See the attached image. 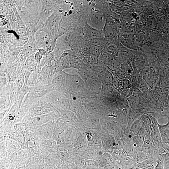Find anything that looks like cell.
I'll use <instances>...</instances> for the list:
<instances>
[{"mask_svg": "<svg viewBox=\"0 0 169 169\" xmlns=\"http://www.w3.org/2000/svg\"><path fill=\"white\" fill-rule=\"evenodd\" d=\"M87 24L91 27L100 30L103 29L105 24L104 17L100 12L92 10L87 18Z\"/></svg>", "mask_w": 169, "mask_h": 169, "instance_id": "6da1fadb", "label": "cell"}, {"mask_svg": "<svg viewBox=\"0 0 169 169\" xmlns=\"http://www.w3.org/2000/svg\"><path fill=\"white\" fill-rule=\"evenodd\" d=\"M155 93L159 100L164 106L169 105V98L168 90L162 87L155 89Z\"/></svg>", "mask_w": 169, "mask_h": 169, "instance_id": "7a4b0ae2", "label": "cell"}, {"mask_svg": "<svg viewBox=\"0 0 169 169\" xmlns=\"http://www.w3.org/2000/svg\"><path fill=\"white\" fill-rule=\"evenodd\" d=\"M166 116L168 120L166 124L161 125L157 122V125L162 142L169 146V116Z\"/></svg>", "mask_w": 169, "mask_h": 169, "instance_id": "3957f363", "label": "cell"}, {"mask_svg": "<svg viewBox=\"0 0 169 169\" xmlns=\"http://www.w3.org/2000/svg\"><path fill=\"white\" fill-rule=\"evenodd\" d=\"M152 121L153 126L152 130L151 132V137L154 142L156 143H158L162 142L158 126L157 125V121L156 120Z\"/></svg>", "mask_w": 169, "mask_h": 169, "instance_id": "277c9868", "label": "cell"}, {"mask_svg": "<svg viewBox=\"0 0 169 169\" xmlns=\"http://www.w3.org/2000/svg\"><path fill=\"white\" fill-rule=\"evenodd\" d=\"M86 27V33L90 38H101L104 37L103 31L94 28L88 25Z\"/></svg>", "mask_w": 169, "mask_h": 169, "instance_id": "5b68a950", "label": "cell"}, {"mask_svg": "<svg viewBox=\"0 0 169 169\" xmlns=\"http://www.w3.org/2000/svg\"><path fill=\"white\" fill-rule=\"evenodd\" d=\"M30 89V87L24 83L23 86L18 90L19 98L18 103L19 107L21 106L24 98L29 92Z\"/></svg>", "mask_w": 169, "mask_h": 169, "instance_id": "8992f818", "label": "cell"}, {"mask_svg": "<svg viewBox=\"0 0 169 169\" xmlns=\"http://www.w3.org/2000/svg\"><path fill=\"white\" fill-rule=\"evenodd\" d=\"M112 161L111 156L107 153H105L99 157L98 165L101 167H105Z\"/></svg>", "mask_w": 169, "mask_h": 169, "instance_id": "52a82bcc", "label": "cell"}, {"mask_svg": "<svg viewBox=\"0 0 169 169\" xmlns=\"http://www.w3.org/2000/svg\"><path fill=\"white\" fill-rule=\"evenodd\" d=\"M144 119V117H142L135 121L131 129V131L133 133L136 134L140 131L143 125Z\"/></svg>", "mask_w": 169, "mask_h": 169, "instance_id": "ba28073f", "label": "cell"}, {"mask_svg": "<svg viewBox=\"0 0 169 169\" xmlns=\"http://www.w3.org/2000/svg\"><path fill=\"white\" fill-rule=\"evenodd\" d=\"M103 33L104 37L106 38L109 39L112 38L114 36V31L113 28L109 25L105 24L103 29Z\"/></svg>", "mask_w": 169, "mask_h": 169, "instance_id": "9c48e42d", "label": "cell"}, {"mask_svg": "<svg viewBox=\"0 0 169 169\" xmlns=\"http://www.w3.org/2000/svg\"><path fill=\"white\" fill-rule=\"evenodd\" d=\"M121 66L120 62L116 59H111L107 64V66L110 69L116 71L119 70Z\"/></svg>", "mask_w": 169, "mask_h": 169, "instance_id": "30bf717a", "label": "cell"}, {"mask_svg": "<svg viewBox=\"0 0 169 169\" xmlns=\"http://www.w3.org/2000/svg\"><path fill=\"white\" fill-rule=\"evenodd\" d=\"M123 46H120L119 48V53L121 58L124 59H127L130 57L131 53L129 50Z\"/></svg>", "mask_w": 169, "mask_h": 169, "instance_id": "8fae6325", "label": "cell"}, {"mask_svg": "<svg viewBox=\"0 0 169 169\" xmlns=\"http://www.w3.org/2000/svg\"><path fill=\"white\" fill-rule=\"evenodd\" d=\"M90 50L91 54L97 56L100 55L103 52L102 47L99 45H91Z\"/></svg>", "mask_w": 169, "mask_h": 169, "instance_id": "7c38bea8", "label": "cell"}, {"mask_svg": "<svg viewBox=\"0 0 169 169\" xmlns=\"http://www.w3.org/2000/svg\"><path fill=\"white\" fill-rule=\"evenodd\" d=\"M84 166L86 169H95L98 168V163L93 160H89L85 162Z\"/></svg>", "mask_w": 169, "mask_h": 169, "instance_id": "4fadbf2b", "label": "cell"}, {"mask_svg": "<svg viewBox=\"0 0 169 169\" xmlns=\"http://www.w3.org/2000/svg\"><path fill=\"white\" fill-rule=\"evenodd\" d=\"M101 38H90L89 43L91 45H99L101 46L105 43V40Z\"/></svg>", "mask_w": 169, "mask_h": 169, "instance_id": "5bb4252c", "label": "cell"}, {"mask_svg": "<svg viewBox=\"0 0 169 169\" xmlns=\"http://www.w3.org/2000/svg\"><path fill=\"white\" fill-rule=\"evenodd\" d=\"M162 88L169 90V74L168 75L162 77L161 82Z\"/></svg>", "mask_w": 169, "mask_h": 169, "instance_id": "9a60e30c", "label": "cell"}, {"mask_svg": "<svg viewBox=\"0 0 169 169\" xmlns=\"http://www.w3.org/2000/svg\"><path fill=\"white\" fill-rule=\"evenodd\" d=\"M133 140L135 144L138 146H141L143 144V140L141 137L139 136H135Z\"/></svg>", "mask_w": 169, "mask_h": 169, "instance_id": "2e32d148", "label": "cell"}, {"mask_svg": "<svg viewBox=\"0 0 169 169\" xmlns=\"http://www.w3.org/2000/svg\"><path fill=\"white\" fill-rule=\"evenodd\" d=\"M161 154L163 159H169V149L166 148L162 150L161 151Z\"/></svg>", "mask_w": 169, "mask_h": 169, "instance_id": "e0dca14e", "label": "cell"}, {"mask_svg": "<svg viewBox=\"0 0 169 169\" xmlns=\"http://www.w3.org/2000/svg\"><path fill=\"white\" fill-rule=\"evenodd\" d=\"M123 87L130 89L132 86L130 80L127 78L123 79Z\"/></svg>", "mask_w": 169, "mask_h": 169, "instance_id": "ac0fdd59", "label": "cell"}, {"mask_svg": "<svg viewBox=\"0 0 169 169\" xmlns=\"http://www.w3.org/2000/svg\"><path fill=\"white\" fill-rule=\"evenodd\" d=\"M116 72V75L118 78L120 79L126 78V74L122 70H118Z\"/></svg>", "mask_w": 169, "mask_h": 169, "instance_id": "d6986e66", "label": "cell"}, {"mask_svg": "<svg viewBox=\"0 0 169 169\" xmlns=\"http://www.w3.org/2000/svg\"><path fill=\"white\" fill-rule=\"evenodd\" d=\"M154 169H164L163 160L159 159L157 162V164Z\"/></svg>", "mask_w": 169, "mask_h": 169, "instance_id": "ffe728a7", "label": "cell"}, {"mask_svg": "<svg viewBox=\"0 0 169 169\" xmlns=\"http://www.w3.org/2000/svg\"><path fill=\"white\" fill-rule=\"evenodd\" d=\"M97 56L91 54L89 57V61L91 63L95 64L97 61H98V59H97Z\"/></svg>", "mask_w": 169, "mask_h": 169, "instance_id": "44dd1931", "label": "cell"}, {"mask_svg": "<svg viewBox=\"0 0 169 169\" xmlns=\"http://www.w3.org/2000/svg\"><path fill=\"white\" fill-rule=\"evenodd\" d=\"M130 89L124 88L122 91V95L123 97L127 96L130 92Z\"/></svg>", "mask_w": 169, "mask_h": 169, "instance_id": "7402d4cb", "label": "cell"}, {"mask_svg": "<svg viewBox=\"0 0 169 169\" xmlns=\"http://www.w3.org/2000/svg\"><path fill=\"white\" fill-rule=\"evenodd\" d=\"M10 120H13L14 119L15 115L13 114H10L8 116Z\"/></svg>", "mask_w": 169, "mask_h": 169, "instance_id": "603a6c76", "label": "cell"}, {"mask_svg": "<svg viewBox=\"0 0 169 169\" xmlns=\"http://www.w3.org/2000/svg\"><path fill=\"white\" fill-rule=\"evenodd\" d=\"M41 58V57L40 55H37L36 56V59L38 61H39Z\"/></svg>", "mask_w": 169, "mask_h": 169, "instance_id": "cb8c5ba5", "label": "cell"}, {"mask_svg": "<svg viewBox=\"0 0 169 169\" xmlns=\"http://www.w3.org/2000/svg\"><path fill=\"white\" fill-rule=\"evenodd\" d=\"M168 94L169 98V90H168Z\"/></svg>", "mask_w": 169, "mask_h": 169, "instance_id": "d4e9b609", "label": "cell"}, {"mask_svg": "<svg viewBox=\"0 0 169 169\" xmlns=\"http://www.w3.org/2000/svg\"><path fill=\"white\" fill-rule=\"evenodd\" d=\"M95 169H101L97 168Z\"/></svg>", "mask_w": 169, "mask_h": 169, "instance_id": "484cf974", "label": "cell"}]
</instances>
